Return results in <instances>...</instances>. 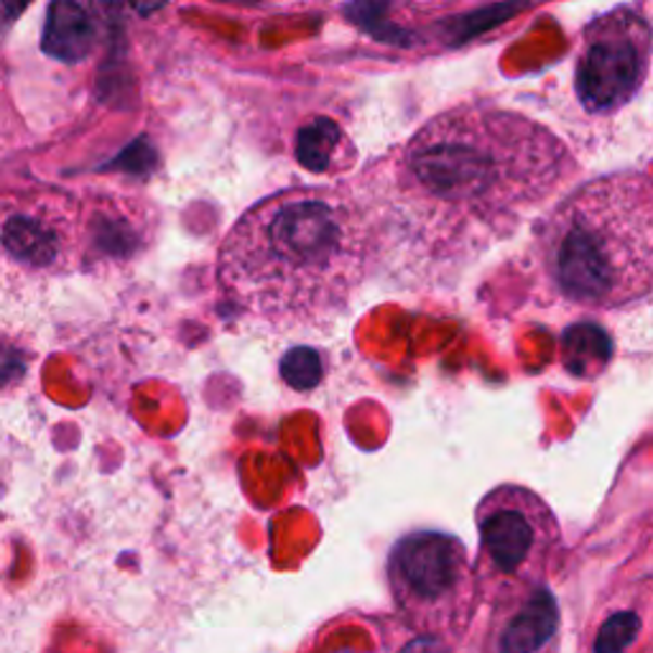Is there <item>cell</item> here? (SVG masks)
Listing matches in <instances>:
<instances>
[{"label":"cell","mask_w":653,"mask_h":653,"mask_svg":"<svg viewBox=\"0 0 653 653\" xmlns=\"http://www.w3.org/2000/svg\"><path fill=\"white\" fill-rule=\"evenodd\" d=\"M572 174L575 158L547 126L460 105L373 164L366 207L426 258L470 256L511 235Z\"/></svg>","instance_id":"obj_1"},{"label":"cell","mask_w":653,"mask_h":653,"mask_svg":"<svg viewBox=\"0 0 653 653\" xmlns=\"http://www.w3.org/2000/svg\"><path fill=\"white\" fill-rule=\"evenodd\" d=\"M379 245V225L353 192L296 187L232 225L217 253V284L268 330H319L350 307Z\"/></svg>","instance_id":"obj_2"},{"label":"cell","mask_w":653,"mask_h":653,"mask_svg":"<svg viewBox=\"0 0 653 653\" xmlns=\"http://www.w3.org/2000/svg\"><path fill=\"white\" fill-rule=\"evenodd\" d=\"M534 256L551 294L613 311L653 286V187L645 171L607 174L567 194L536 230Z\"/></svg>","instance_id":"obj_3"},{"label":"cell","mask_w":653,"mask_h":653,"mask_svg":"<svg viewBox=\"0 0 653 653\" xmlns=\"http://www.w3.org/2000/svg\"><path fill=\"white\" fill-rule=\"evenodd\" d=\"M388 590L413 633L460 643L473 626L481 592L464 543L445 532H411L388 551Z\"/></svg>","instance_id":"obj_4"},{"label":"cell","mask_w":653,"mask_h":653,"mask_svg":"<svg viewBox=\"0 0 653 653\" xmlns=\"http://www.w3.org/2000/svg\"><path fill=\"white\" fill-rule=\"evenodd\" d=\"M475 524L481 602L547 582L562 547V526L539 492L516 483L498 485L477 503Z\"/></svg>","instance_id":"obj_5"},{"label":"cell","mask_w":653,"mask_h":653,"mask_svg":"<svg viewBox=\"0 0 653 653\" xmlns=\"http://www.w3.org/2000/svg\"><path fill=\"white\" fill-rule=\"evenodd\" d=\"M651 26L638 9H618L585 28L577 56L575 90L590 113L620 111L638 95L649 75Z\"/></svg>","instance_id":"obj_6"},{"label":"cell","mask_w":653,"mask_h":653,"mask_svg":"<svg viewBox=\"0 0 653 653\" xmlns=\"http://www.w3.org/2000/svg\"><path fill=\"white\" fill-rule=\"evenodd\" d=\"M562 613L547 587L508 592L492 600L483 653H559Z\"/></svg>","instance_id":"obj_7"},{"label":"cell","mask_w":653,"mask_h":653,"mask_svg":"<svg viewBox=\"0 0 653 653\" xmlns=\"http://www.w3.org/2000/svg\"><path fill=\"white\" fill-rule=\"evenodd\" d=\"M95 26L75 0H54L43 26V52L62 62H79L92 52Z\"/></svg>","instance_id":"obj_8"},{"label":"cell","mask_w":653,"mask_h":653,"mask_svg":"<svg viewBox=\"0 0 653 653\" xmlns=\"http://www.w3.org/2000/svg\"><path fill=\"white\" fill-rule=\"evenodd\" d=\"M3 243L11 256L28 266H52L60 256L62 241L54 228L28 215H16L5 222Z\"/></svg>","instance_id":"obj_9"},{"label":"cell","mask_w":653,"mask_h":653,"mask_svg":"<svg viewBox=\"0 0 653 653\" xmlns=\"http://www.w3.org/2000/svg\"><path fill=\"white\" fill-rule=\"evenodd\" d=\"M564 366L577 379H594L611 362L613 343L598 324L582 322L564 332Z\"/></svg>","instance_id":"obj_10"},{"label":"cell","mask_w":653,"mask_h":653,"mask_svg":"<svg viewBox=\"0 0 653 653\" xmlns=\"http://www.w3.org/2000/svg\"><path fill=\"white\" fill-rule=\"evenodd\" d=\"M324 355L315 347H292L281 358L279 373L289 388L311 390L324 381Z\"/></svg>","instance_id":"obj_11"},{"label":"cell","mask_w":653,"mask_h":653,"mask_svg":"<svg viewBox=\"0 0 653 653\" xmlns=\"http://www.w3.org/2000/svg\"><path fill=\"white\" fill-rule=\"evenodd\" d=\"M340 146V133L332 123H315L302 133L299 162L311 171H324L330 166L335 149Z\"/></svg>","instance_id":"obj_12"},{"label":"cell","mask_w":653,"mask_h":653,"mask_svg":"<svg viewBox=\"0 0 653 653\" xmlns=\"http://www.w3.org/2000/svg\"><path fill=\"white\" fill-rule=\"evenodd\" d=\"M641 633V620L633 613H618L605 623L594 643V653H628L630 643H636Z\"/></svg>","instance_id":"obj_13"},{"label":"cell","mask_w":653,"mask_h":653,"mask_svg":"<svg viewBox=\"0 0 653 653\" xmlns=\"http://www.w3.org/2000/svg\"><path fill=\"white\" fill-rule=\"evenodd\" d=\"M31 5V0H5V9H9L11 16H18L21 11H26Z\"/></svg>","instance_id":"obj_14"}]
</instances>
